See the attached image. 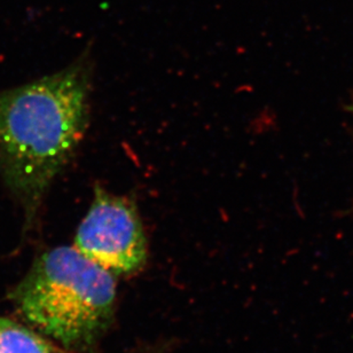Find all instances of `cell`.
Wrapping results in <instances>:
<instances>
[{
    "mask_svg": "<svg viewBox=\"0 0 353 353\" xmlns=\"http://www.w3.org/2000/svg\"><path fill=\"white\" fill-rule=\"evenodd\" d=\"M91 67L85 57L26 85L0 91V176L28 224L88 129Z\"/></svg>",
    "mask_w": 353,
    "mask_h": 353,
    "instance_id": "obj_1",
    "label": "cell"
},
{
    "mask_svg": "<svg viewBox=\"0 0 353 353\" xmlns=\"http://www.w3.org/2000/svg\"><path fill=\"white\" fill-rule=\"evenodd\" d=\"M115 276L75 247H57L36 259L14 299L45 336L65 347H90L112 323Z\"/></svg>",
    "mask_w": 353,
    "mask_h": 353,
    "instance_id": "obj_2",
    "label": "cell"
},
{
    "mask_svg": "<svg viewBox=\"0 0 353 353\" xmlns=\"http://www.w3.org/2000/svg\"><path fill=\"white\" fill-rule=\"evenodd\" d=\"M74 247L112 274L141 270L147 261V240L136 204L97 185Z\"/></svg>",
    "mask_w": 353,
    "mask_h": 353,
    "instance_id": "obj_3",
    "label": "cell"
},
{
    "mask_svg": "<svg viewBox=\"0 0 353 353\" xmlns=\"http://www.w3.org/2000/svg\"><path fill=\"white\" fill-rule=\"evenodd\" d=\"M0 353H55L51 344L34 330L0 318Z\"/></svg>",
    "mask_w": 353,
    "mask_h": 353,
    "instance_id": "obj_4",
    "label": "cell"
}]
</instances>
